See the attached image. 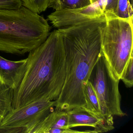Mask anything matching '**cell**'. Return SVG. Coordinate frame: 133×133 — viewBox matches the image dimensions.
I'll list each match as a JSON object with an SVG mask.
<instances>
[{
    "mask_svg": "<svg viewBox=\"0 0 133 133\" xmlns=\"http://www.w3.org/2000/svg\"><path fill=\"white\" fill-rule=\"evenodd\" d=\"M105 15L92 21L57 29L63 38L66 57V77L56 100L55 109L68 111L86 107L83 83L88 80L100 55Z\"/></svg>",
    "mask_w": 133,
    "mask_h": 133,
    "instance_id": "obj_1",
    "label": "cell"
},
{
    "mask_svg": "<svg viewBox=\"0 0 133 133\" xmlns=\"http://www.w3.org/2000/svg\"><path fill=\"white\" fill-rule=\"evenodd\" d=\"M26 70L19 86L14 90L13 109L42 99L56 100L66 77V57L63 38L57 29L30 51Z\"/></svg>",
    "mask_w": 133,
    "mask_h": 133,
    "instance_id": "obj_2",
    "label": "cell"
},
{
    "mask_svg": "<svg viewBox=\"0 0 133 133\" xmlns=\"http://www.w3.org/2000/svg\"><path fill=\"white\" fill-rule=\"evenodd\" d=\"M44 17L22 6L0 9V51L24 55L44 42L51 27Z\"/></svg>",
    "mask_w": 133,
    "mask_h": 133,
    "instance_id": "obj_3",
    "label": "cell"
},
{
    "mask_svg": "<svg viewBox=\"0 0 133 133\" xmlns=\"http://www.w3.org/2000/svg\"><path fill=\"white\" fill-rule=\"evenodd\" d=\"M102 29L101 52L114 75L120 80L133 57V18L119 17L114 12L105 14Z\"/></svg>",
    "mask_w": 133,
    "mask_h": 133,
    "instance_id": "obj_4",
    "label": "cell"
},
{
    "mask_svg": "<svg viewBox=\"0 0 133 133\" xmlns=\"http://www.w3.org/2000/svg\"><path fill=\"white\" fill-rule=\"evenodd\" d=\"M88 80L97 94L105 122L109 126H113V116L122 117L127 114L121 107L120 80L114 75L101 52Z\"/></svg>",
    "mask_w": 133,
    "mask_h": 133,
    "instance_id": "obj_5",
    "label": "cell"
},
{
    "mask_svg": "<svg viewBox=\"0 0 133 133\" xmlns=\"http://www.w3.org/2000/svg\"><path fill=\"white\" fill-rule=\"evenodd\" d=\"M56 100L42 99L20 108L13 109L0 124V133H29L54 110Z\"/></svg>",
    "mask_w": 133,
    "mask_h": 133,
    "instance_id": "obj_6",
    "label": "cell"
},
{
    "mask_svg": "<svg viewBox=\"0 0 133 133\" xmlns=\"http://www.w3.org/2000/svg\"><path fill=\"white\" fill-rule=\"evenodd\" d=\"M117 4L118 0H98L81 8L55 10L47 16V20L59 29L97 19L107 12L116 14Z\"/></svg>",
    "mask_w": 133,
    "mask_h": 133,
    "instance_id": "obj_7",
    "label": "cell"
},
{
    "mask_svg": "<svg viewBox=\"0 0 133 133\" xmlns=\"http://www.w3.org/2000/svg\"><path fill=\"white\" fill-rule=\"evenodd\" d=\"M68 116V128L86 126L94 128L93 133H103L114 128L106 123L103 118L88 110L85 107H76L66 111Z\"/></svg>",
    "mask_w": 133,
    "mask_h": 133,
    "instance_id": "obj_8",
    "label": "cell"
},
{
    "mask_svg": "<svg viewBox=\"0 0 133 133\" xmlns=\"http://www.w3.org/2000/svg\"><path fill=\"white\" fill-rule=\"evenodd\" d=\"M27 62V58L12 61L0 56V81L14 90L16 89L24 75Z\"/></svg>",
    "mask_w": 133,
    "mask_h": 133,
    "instance_id": "obj_9",
    "label": "cell"
},
{
    "mask_svg": "<svg viewBox=\"0 0 133 133\" xmlns=\"http://www.w3.org/2000/svg\"><path fill=\"white\" fill-rule=\"evenodd\" d=\"M68 128L67 112L55 109L35 126L29 133H50L54 129Z\"/></svg>",
    "mask_w": 133,
    "mask_h": 133,
    "instance_id": "obj_10",
    "label": "cell"
},
{
    "mask_svg": "<svg viewBox=\"0 0 133 133\" xmlns=\"http://www.w3.org/2000/svg\"><path fill=\"white\" fill-rule=\"evenodd\" d=\"M83 91L86 104L85 108L95 115L104 119L100 109L97 94L94 87L89 80L83 83Z\"/></svg>",
    "mask_w": 133,
    "mask_h": 133,
    "instance_id": "obj_11",
    "label": "cell"
},
{
    "mask_svg": "<svg viewBox=\"0 0 133 133\" xmlns=\"http://www.w3.org/2000/svg\"><path fill=\"white\" fill-rule=\"evenodd\" d=\"M14 90L0 81V124L13 109Z\"/></svg>",
    "mask_w": 133,
    "mask_h": 133,
    "instance_id": "obj_12",
    "label": "cell"
},
{
    "mask_svg": "<svg viewBox=\"0 0 133 133\" xmlns=\"http://www.w3.org/2000/svg\"><path fill=\"white\" fill-rule=\"evenodd\" d=\"M90 0H52L49 8L55 10L63 9H77L88 6Z\"/></svg>",
    "mask_w": 133,
    "mask_h": 133,
    "instance_id": "obj_13",
    "label": "cell"
},
{
    "mask_svg": "<svg viewBox=\"0 0 133 133\" xmlns=\"http://www.w3.org/2000/svg\"><path fill=\"white\" fill-rule=\"evenodd\" d=\"M132 0H118L116 15L122 18H133Z\"/></svg>",
    "mask_w": 133,
    "mask_h": 133,
    "instance_id": "obj_14",
    "label": "cell"
},
{
    "mask_svg": "<svg viewBox=\"0 0 133 133\" xmlns=\"http://www.w3.org/2000/svg\"><path fill=\"white\" fill-rule=\"evenodd\" d=\"M120 80L126 87L131 88L133 85V57H131L128 63Z\"/></svg>",
    "mask_w": 133,
    "mask_h": 133,
    "instance_id": "obj_15",
    "label": "cell"
},
{
    "mask_svg": "<svg viewBox=\"0 0 133 133\" xmlns=\"http://www.w3.org/2000/svg\"><path fill=\"white\" fill-rule=\"evenodd\" d=\"M22 6L21 0H0V9H17Z\"/></svg>",
    "mask_w": 133,
    "mask_h": 133,
    "instance_id": "obj_16",
    "label": "cell"
},
{
    "mask_svg": "<svg viewBox=\"0 0 133 133\" xmlns=\"http://www.w3.org/2000/svg\"><path fill=\"white\" fill-rule=\"evenodd\" d=\"M98 1V0H90V1H91V4H92L95 3V2H96V1Z\"/></svg>",
    "mask_w": 133,
    "mask_h": 133,
    "instance_id": "obj_17",
    "label": "cell"
},
{
    "mask_svg": "<svg viewBox=\"0 0 133 133\" xmlns=\"http://www.w3.org/2000/svg\"><path fill=\"white\" fill-rule=\"evenodd\" d=\"M51 1H52V0H51Z\"/></svg>",
    "mask_w": 133,
    "mask_h": 133,
    "instance_id": "obj_18",
    "label": "cell"
}]
</instances>
